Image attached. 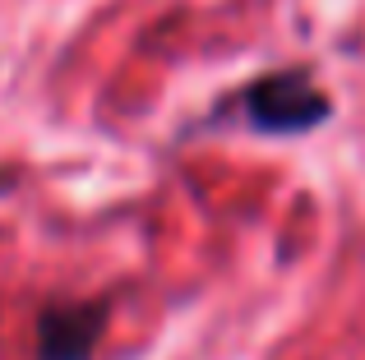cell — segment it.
Here are the masks:
<instances>
[{
    "instance_id": "6da1fadb",
    "label": "cell",
    "mask_w": 365,
    "mask_h": 360,
    "mask_svg": "<svg viewBox=\"0 0 365 360\" xmlns=\"http://www.w3.org/2000/svg\"><path fill=\"white\" fill-rule=\"evenodd\" d=\"M245 102H250L255 125L277 129V134H292V129L319 125V120L329 116L324 92H314V83L305 79V74H273V79L255 83Z\"/></svg>"
},
{
    "instance_id": "7a4b0ae2",
    "label": "cell",
    "mask_w": 365,
    "mask_h": 360,
    "mask_svg": "<svg viewBox=\"0 0 365 360\" xmlns=\"http://www.w3.org/2000/svg\"><path fill=\"white\" fill-rule=\"evenodd\" d=\"M107 328V300L51 305L37 324V360H93Z\"/></svg>"
}]
</instances>
